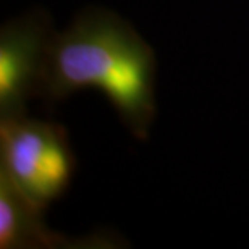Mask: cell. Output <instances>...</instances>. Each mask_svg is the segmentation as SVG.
<instances>
[{"label":"cell","instance_id":"obj_3","mask_svg":"<svg viewBox=\"0 0 249 249\" xmlns=\"http://www.w3.org/2000/svg\"><path fill=\"white\" fill-rule=\"evenodd\" d=\"M53 34L46 17L31 13L0 33V118L24 115L29 97L41 96L46 55Z\"/></svg>","mask_w":249,"mask_h":249},{"label":"cell","instance_id":"obj_2","mask_svg":"<svg viewBox=\"0 0 249 249\" xmlns=\"http://www.w3.org/2000/svg\"><path fill=\"white\" fill-rule=\"evenodd\" d=\"M74 159L63 129L24 115L0 122V173L29 199L46 209L67 191Z\"/></svg>","mask_w":249,"mask_h":249},{"label":"cell","instance_id":"obj_1","mask_svg":"<svg viewBox=\"0 0 249 249\" xmlns=\"http://www.w3.org/2000/svg\"><path fill=\"white\" fill-rule=\"evenodd\" d=\"M97 89L138 138L156 115V57L151 46L118 15L84 10L53 34L46 55L41 96L62 101Z\"/></svg>","mask_w":249,"mask_h":249},{"label":"cell","instance_id":"obj_4","mask_svg":"<svg viewBox=\"0 0 249 249\" xmlns=\"http://www.w3.org/2000/svg\"><path fill=\"white\" fill-rule=\"evenodd\" d=\"M42 211L0 173V248L58 246L60 236L44 225Z\"/></svg>","mask_w":249,"mask_h":249}]
</instances>
